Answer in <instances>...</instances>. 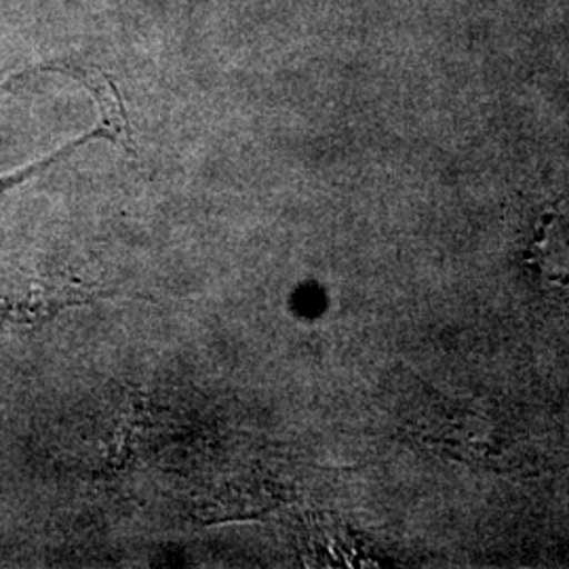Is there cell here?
<instances>
[{
    "instance_id": "cell-1",
    "label": "cell",
    "mask_w": 569,
    "mask_h": 569,
    "mask_svg": "<svg viewBox=\"0 0 569 569\" xmlns=\"http://www.w3.org/2000/svg\"><path fill=\"white\" fill-rule=\"evenodd\" d=\"M112 291L68 277H39L23 287L0 291V319L39 326L70 306H87L110 298Z\"/></svg>"
},
{
    "instance_id": "cell-2",
    "label": "cell",
    "mask_w": 569,
    "mask_h": 569,
    "mask_svg": "<svg viewBox=\"0 0 569 569\" xmlns=\"http://www.w3.org/2000/svg\"><path fill=\"white\" fill-rule=\"evenodd\" d=\"M521 264L538 283L555 289H569V216L545 211L531 228Z\"/></svg>"
},
{
    "instance_id": "cell-3",
    "label": "cell",
    "mask_w": 569,
    "mask_h": 569,
    "mask_svg": "<svg viewBox=\"0 0 569 569\" xmlns=\"http://www.w3.org/2000/svg\"><path fill=\"white\" fill-rule=\"evenodd\" d=\"M56 70L63 74H70L72 79H77L82 87H87L91 91V96L96 98V103L100 108V124L108 133V142L117 143L129 154H136L133 131H131V124H129L127 112H124V103H122L121 93H119L114 81L100 68H84L79 63H60Z\"/></svg>"
},
{
    "instance_id": "cell-4",
    "label": "cell",
    "mask_w": 569,
    "mask_h": 569,
    "mask_svg": "<svg viewBox=\"0 0 569 569\" xmlns=\"http://www.w3.org/2000/svg\"><path fill=\"white\" fill-rule=\"evenodd\" d=\"M91 140H108V133H106V129H103L102 124H98V127H96V129H91L89 133H84L81 138H77L74 142L66 143L63 148L56 150L53 154L44 157V159L37 161V163L28 164V167H21V169L13 171V173L0 176V194H2V192H7L9 188L18 186V183L26 182V180L34 178L37 173H41V171H44L47 167H51L56 161H60L63 157H68L70 152L79 150L81 146H84L87 142H91Z\"/></svg>"
}]
</instances>
